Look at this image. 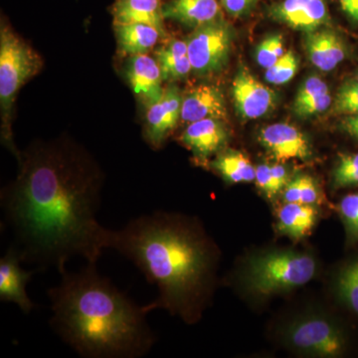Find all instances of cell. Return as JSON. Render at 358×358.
<instances>
[{"instance_id": "obj_28", "label": "cell", "mask_w": 358, "mask_h": 358, "mask_svg": "<svg viewBox=\"0 0 358 358\" xmlns=\"http://www.w3.org/2000/svg\"><path fill=\"white\" fill-rule=\"evenodd\" d=\"M284 41L282 35L275 34L263 40L256 50V60L258 64L268 69L284 56Z\"/></svg>"}, {"instance_id": "obj_15", "label": "cell", "mask_w": 358, "mask_h": 358, "mask_svg": "<svg viewBox=\"0 0 358 358\" xmlns=\"http://www.w3.org/2000/svg\"><path fill=\"white\" fill-rule=\"evenodd\" d=\"M204 119L227 120L225 96L213 85H200L182 96L181 120L190 124Z\"/></svg>"}, {"instance_id": "obj_34", "label": "cell", "mask_w": 358, "mask_h": 358, "mask_svg": "<svg viewBox=\"0 0 358 358\" xmlns=\"http://www.w3.org/2000/svg\"><path fill=\"white\" fill-rule=\"evenodd\" d=\"M341 10L358 27V0H338Z\"/></svg>"}, {"instance_id": "obj_7", "label": "cell", "mask_w": 358, "mask_h": 358, "mask_svg": "<svg viewBox=\"0 0 358 358\" xmlns=\"http://www.w3.org/2000/svg\"><path fill=\"white\" fill-rule=\"evenodd\" d=\"M286 339L296 352L313 357H338L345 348L338 327L322 315L296 320L287 329Z\"/></svg>"}, {"instance_id": "obj_11", "label": "cell", "mask_w": 358, "mask_h": 358, "mask_svg": "<svg viewBox=\"0 0 358 358\" xmlns=\"http://www.w3.org/2000/svg\"><path fill=\"white\" fill-rule=\"evenodd\" d=\"M259 141L277 162L308 159L312 155L310 141L300 129L289 124L265 127L259 134Z\"/></svg>"}, {"instance_id": "obj_8", "label": "cell", "mask_w": 358, "mask_h": 358, "mask_svg": "<svg viewBox=\"0 0 358 358\" xmlns=\"http://www.w3.org/2000/svg\"><path fill=\"white\" fill-rule=\"evenodd\" d=\"M232 98L238 115L245 120L262 117L274 109L275 94L241 66L232 82Z\"/></svg>"}, {"instance_id": "obj_26", "label": "cell", "mask_w": 358, "mask_h": 358, "mask_svg": "<svg viewBox=\"0 0 358 358\" xmlns=\"http://www.w3.org/2000/svg\"><path fill=\"white\" fill-rule=\"evenodd\" d=\"M299 61L293 51H288L274 65L266 71L265 79L268 83L284 85L288 83L296 74Z\"/></svg>"}, {"instance_id": "obj_36", "label": "cell", "mask_w": 358, "mask_h": 358, "mask_svg": "<svg viewBox=\"0 0 358 358\" xmlns=\"http://www.w3.org/2000/svg\"><path fill=\"white\" fill-rule=\"evenodd\" d=\"M341 129L358 141V115H345L341 121Z\"/></svg>"}, {"instance_id": "obj_22", "label": "cell", "mask_w": 358, "mask_h": 358, "mask_svg": "<svg viewBox=\"0 0 358 358\" xmlns=\"http://www.w3.org/2000/svg\"><path fill=\"white\" fill-rule=\"evenodd\" d=\"M210 166L229 183L251 182L255 180L256 167L248 157L236 150H224L219 152Z\"/></svg>"}, {"instance_id": "obj_30", "label": "cell", "mask_w": 358, "mask_h": 358, "mask_svg": "<svg viewBox=\"0 0 358 358\" xmlns=\"http://www.w3.org/2000/svg\"><path fill=\"white\" fill-rule=\"evenodd\" d=\"M327 92H329V87L324 80L315 76L308 78L299 89L298 94L294 99V106L307 103Z\"/></svg>"}, {"instance_id": "obj_16", "label": "cell", "mask_w": 358, "mask_h": 358, "mask_svg": "<svg viewBox=\"0 0 358 358\" xmlns=\"http://www.w3.org/2000/svg\"><path fill=\"white\" fill-rule=\"evenodd\" d=\"M305 48L313 65L326 72L334 70L348 54L345 40L327 26L306 33Z\"/></svg>"}, {"instance_id": "obj_24", "label": "cell", "mask_w": 358, "mask_h": 358, "mask_svg": "<svg viewBox=\"0 0 358 358\" xmlns=\"http://www.w3.org/2000/svg\"><path fill=\"white\" fill-rule=\"evenodd\" d=\"M336 287L341 300L358 315V260L341 271Z\"/></svg>"}, {"instance_id": "obj_21", "label": "cell", "mask_w": 358, "mask_h": 358, "mask_svg": "<svg viewBox=\"0 0 358 358\" xmlns=\"http://www.w3.org/2000/svg\"><path fill=\"white\" fill-rule=\"evenodd\" d=\"M155 56L164 81L174 82L185 79L192 71L187 43L183 40H171L157 48Z\"/></svg>"}, {"instance_id": "obj_25", "label": "cell", "mask_w": 358, "mask_h": 358, "mask_svg": "<svg viewBox=\"0 0 358 358\" xmlns=\"http://www.w3.org/2000/svg\"><path fill=\"white\" fill-rule=\"evenodd\" d=\"M331 112L334 115H358L357 80H348L339 87Z\"/></svg>"}, {"instance_id": "obj_23", "label": "cell", "mask_w": 358, "mask_h": 358, "mask_svg": "<svg viewBox=\"0 0 358 358\" xmlns=\"http://www.w3.org/2000/svg\"><path fill=\"white\" fill-rule=\"evenodd\" d=\"M282 200L289 203L315 205L320 200L319 187L310 176H298L289 181L282 192Z\"/></svg>"}, {"instance_id": "obj_1", "label": "cell", "mask_w": 358, "mask_h": 358, "mask_svg": "<svg viewBox=\"0 0 358 358\" xmlns=\"http://www.w3.org/2000/svg\"><path fill=\"white\" fill-rule=\"evenodd\" d=\"M21 164L20 176L0 196L21 262L56 268L61 275L73 257L96 263L110 231L96 218L100 173L63 147L35 148Z\"/></svg>"}, {"instance_id": "obj_13", "label": "cell", "mask_w": 358, "mask_h": 358, "mask_svg": "<svg viewBox=\"0 0 358 358\" xmlns=\"http://www.w3.org/2000/svg\"><path fill=\"white\" fill-rule=\"evenodd\" d=\"M229 138L224 121L204 119L190 122L181 134L180 141L192 150L195 159L207 162L212 155L219 154Z\"/></svg>"}, {"instance_id": "obj_33", "label": "cell", "mask_w": 358, "mask_h": 358, "mask_svg": "<svg viewBox=\"0 0 358 358\" xmlns=\"http://www.w3.org/2000/svg\"><path fill=\"white\" fill-rule=\"evenodd\" d=\"M221 6L233 17L248 15L260 0H220Z\"/></svg>"}, {"instance_id": "obj_17", "label": "cell", "mask_w": 358, "mask_h": 358, "mask_svg": "<svg viewBox=\"0 0 358 358\" xmlns=\"http://www.w3.org/2000/svg\"><path fill=\"white\" fill-rule=\"evenodd\" d=\"M164 20L178 21L193 29L220 20L217 0H171L162 7Z\"/></svg>"}, {"instance_id": "obj_4", "label": "cell", "mask_w": 358, "mask_h": 358, "mask_svg": "<svg viewBox=\"0 0 358 358\" xmlns=\"http://www.w3.org/2000/svg\"><path fill=\"white\" fill-rule=\"evenodd\" d=\"M38 54L23 41L6 23L0 27V108L1 138L4 145L21 159L13 143L11 119L14 101L21 87L41 70Z\"/></svg>"}, {"instance_id": "obj_12", "label": "cell", "mask_w": 358, "mask_h": 358, "mask_svg": "<svg viewBox=\"0 0 358 358\" xmlns=\"http://www.w3.org/2000/svg\"><path fill=\"white\" fill-rule=\"evenodd\" d=\"M20 257L11 247L0 259V301L16 303L26 315H29L34 303L26 293V286L35 271L21 268Z\"/></svg>"}, {"instance_id": "obj_35", "label": "cell", "mask_w": 358, "mask_h": 358, "mask_svg": "<svg viewBox=\"0 0 358 358\" xmlns=\"http://www.w3.org/2000/svg\"><path fill=\"white\" fill-rule=\"evenodd\" d=\"M271 171H272L273 176H274L278 185H280L282 190H284L289 181L291 180L289 178V173L286 167L282 166V164H273V166H271Z\"/></svg>"}, {"instance_id": "obj_19", "label": "cell", "mask_w": 358, "mask_h": 358, "mask_svg": "<svg viewBox=\"0 0 358 358\" xmlns=\"http://www.w3.org/2000/svg\"><path fill=\"white\" fill-rule=\"evenodd\" d=\"M115 33L119 51L129 57L148 54L164 35L154 26L141 23L115 25Z\"/></svg>"}, {"instance_id": "obj_27", "label": "cell", "mask_w": 358, "mask_h": 358, "mask_svg": "<svg viewBox=\"0 0 358 358\" xmlns=\"http://www.w3.org/2000/svg\"><path fill=\"white\" fill-rule=\"evenodd\" d=\"M333 185L336 188L358 185V152L339 155L338 164L334 169Z\"/></svg>"}, {"instance_id": "obj_31", "label": "cell", "mask_w": 358, "mask_h": 358, "mask_svg": "<svg viewBox=\"0 0 358 358\" xmlns=\"http://www.w3.org/2000/svg\"><path fill=\"white\" fill-rule=\"evenodd\" d=\"M333 103V98H331V93L322 94L313 100L308 101L305 103H301L299 106H293L294 114L298 115L299 117H313L315 115H319L320 113L326 112L329 109Z\"/></svg>"}, {"instance_id": "obj_18", "label": "cell", "mask_w": 358, "mask_h": 358, "mask_svg": "<svg viewBox=\"0 0 358 358\" xmlns=\"http://www.w3.org/2000/svg\"><path fill=\"white\" fill-rule=\"evenodd\" d=\"M162 7L160 0H117L112 9L114 24L141 23L166 34Z\"/></svg>"}, {"instance_id": "obj_20", "label": "cell", "mask_w": 358, "mask_h": 358, "mask_svg": "<svg viewBox=\"0 0 358 358\" xmlns=\"http://www.w3.org/2000/svg\"><path fill=\"white\" fill-rule=\"evenodd\" d=\"M317 210L313 205L285 202L278 212L277 228L294 240L308 236L317 222Z\"/></svg>"}, {"instance_id": "obj_9", "label": "cell", "mask_w": 358, "mask_h": 358, "mask_svg": "<svg viewBox=\"0 0 358 358\" xmlns=\"http://www.w3.org/2000/svg\"><path fill=\"white\" fill-rule=\"evenodd\" d=\"M268 15L305 33L331 25V16L324 0H282L268 8Z\"/></svg>"}, {"instance_id": "obj_14", "label": "cell", "mask_w": 358, "mask_h": 358, "mask_svg": "<svg viewBox=\"0 0 358 358\" xmlns=\"http://www.w3.org/2000/svg\"><path fill=\"white\" fill-rule=\"evenodd\" d=\"M126 76L134 93L147 108L159 101L164 93V78L159 63L148 54L129 57Z\"/></svg>"}, {"instance_id": "obj_29", "label": "cell", "mask_w": 358, "mask_h": 358, "mask_svg": "<svg viewBox=\"0 0 358 358\" xmlns=\"http://www.w3.org/2000/svg\"><path fill=\"white\" fill-rule=\"evenodd\" d=\"M339 212L350 234L358 238V193L343 197L339 203Z\"/></svg>"}, {"instance_id": "obj_37", "label": "cell", "mask_w": 358, "mask_h": 358, "mask_svg": "<svg viewBox=\"0 0 358 358\" xmlns=\"http://www.w3.org/2000/svg\"><path fill=\"white\" fill-rule=\"evenodd\" d=\"M357 81H358V72H357Z\"/></svg>"}, {"instance_id": "obj_6", "label": "cell", "mask_w": 358, "mask_h": 358, "mask_svg": "<svg viewBox=\"0 0 358 358\" xmlns=\"http://www.w3.org/2000/svg\"><path fill=\"white\" fill-rule=\"evenodd\" d=\"M233 40L234 30L223 18L195 28L186 40L193 72L201 76L220 72L229 60Z\"/></svg>"}, {"instance_id": "obj_32", "label": "cell", "mask_w": 358, "mask_h": 358, "mask_svg": "<svg viewBox=\"0 0 358 358\" xmlns=\"http://www.w3.org/2000/svg\"><path fill=\"white\" fill-rule=\"evenodd\" d=\"M255 181L257 186L268 199H273L282 192V188L273 176L270 164H260L256 167Z\"/></svg>"}, {"instance_id": "obj_3", "label": "cell", "mask_w": 358, "mask_h": 358, "mask_svg": "<svg viewBox=\"0 0 358 358\" xmlns=\"http://www.w3.org/2000/svg\"><path fill=\"white\" fill-rule=\"evenodd\" d=\"M107 249L126 257L157 287L159 296L143 306L148 313L166 308L189 317L208 288L213 250L199 231L171 214L155 211L110 230Z\"/></svg>"}, {"instance_id": "obj_5", "label": "cell", "mask_w": 358, "mask_h": 358, "mask_svg": "<svg viewBox=\"0 0 358 358\" xmlns=\"http://www.w3.org/2000/svg\"><path fill=\"white\" fill-rule=\"evenodd\" d=\"M315 272L317 262L308 254L271 252L250 260L245 282L250 291L268 296L307 284Z\"/></svg>"}, {"instance_id": "obj_2", "label": "cell", "mask_w": 358, "mask_h": 358, "mask_svg": "<svg viewBox=\"0 0 358 358\" xmlns=\"http://www.w3.org/2000/svg\"><path fill=\"white\" fill-rule=\"evenodd\" d=\"M52 329L85 358H138L152 350L157 336L143 307L87 263L66 272L48 291Z\"/></svg>"}, {"instance_id": "obj_10", "label": "cell", "mask_w": 358, "mask_h": 358, "mask_svg": "<svg viewBox=\"0 0 358 358\" xmlns=\"http://www.w3.org/2000/svg\"><path fill=\"white\" fill-rule=\"evenodd\" d=\"M182 96L176 85L171 84L154 105L148 108L145 117V138L157 148L164 143L167 136L176 129L181 117Z\"/></svg>"}]
</instances>
